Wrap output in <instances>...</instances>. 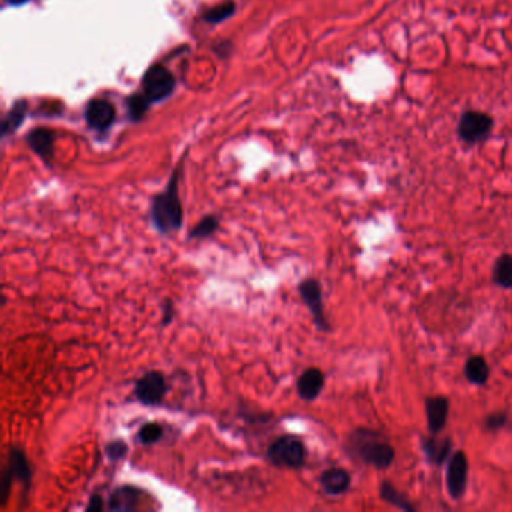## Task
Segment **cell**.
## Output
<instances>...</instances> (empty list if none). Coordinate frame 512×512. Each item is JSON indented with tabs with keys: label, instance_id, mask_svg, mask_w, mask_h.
<instances>
[{
	"label": "cell",
	"instance_id": "obj_1",
	"mask_svg": "<svg viewBox=\"0 0 512 512\" xmlns=\"http://www.w3.org/2000/svg\"><path fill=\"white\" fill-rule=\"evenodd\" d=\"M344 450L350 459L374 469L386 470L395 460V450L377 429L359 427L347 436Z\"/></svg>",
	"mask_w": 512,
	"mask_h": 512
},
{
	"label": "cell",
	"instance_id": "obj_2",
	"mask_svg": "<svg viewBox=\"0 0 512 512\" xmlns=\"http://www.w3.org/2000/svg\"><path fill=\"white\" fill-rule=\"evenodd\" d=\"M180 169L173 171L167 187L152 198L149 218L155 230L161 236L178 233L185 221L184 206L179 197Z\"/></svg>",
	"mask_w": 512,
	"mask_h": 512
},
{
	"label": "cell",
	"instance_id": "obj_3",
	"mask_svg": "<svg viewBox=\"0 0 512 512\" xmlns=\"http://www.w3.org/2000/svg\"><path fill=\"white\" fill-rule=\"evenodd\" d=\"M268 461L280 469H300L307 461V447L300 437L282 434L277 437L266 450Z\"/></svg>",
	"mask_w": 512,
	"mask_h": 512
},
{
	"label": "cell",
	"instance_id": "obj_4",
	"mask_svg": "<svg viewBox=\"0 0 512 512\" xmlns=\"http://www.w3.org/2000/svg\"><path fill=\"white\" fill-rule=\"evenodd\" d=\"M32 478H33V470L29 459L24 452L23 447L12 445L11 450H9V455H8V466L3 472V478H2V495H0V500H2V505L6 504L9 491H11V486L12 482L17 481L22 484V487L29 491L32 487Z\"/></svg>",
	"mask_w": 512,
	"mask_h": 512
},
{
	"label": "cell",
	"instance_id": "obj_5",
	"mask_svg": "<svg viewBox=\"0 0 512 512\" xmlns=\"http://www.w3.org/2000/svg\"><path fill=\"white\" fill-rule=\"evenodd\" d=\"M137 403L144 407H158L164 403L169 394V383L164 373L151 370L135 380L133 389Z\"/></svg>",
	"mask_w": 512,
	"mask_h": 512
},
{
	"label": "cell",
	"instance_id": "obj_6",
	"mask_svg": "<svg viewBox=\"0 0 512 512\" xmlns=\"http://www.w3.org/2000/svg\"><path fill=\"white\" fill-rule=\"evenodd\" d=\"M298 293L302 299V302L308 308L313 322L320 332H329L331 326L325 314V304H323V290L320 281L316 278H305L299 282Z\"/></svg>",
	"mask_w": 512,
	"mask_h": 512
},
{
	"label": "cell",
	"instance_id": "obj_7",
	"mask_svg": "<svg viewBox=\"0 0 512 512\" xmlns=\"http://www.w3.org/2000/svg\"><path fill=\"white\" fill-rule=\"evenodd\" d=\"M469 479V460L464 451H455L446 464V488L454 500L466 495Z\"/></svg>",
	"mask_w": 512,
	"mask_h": 512
},
{
	"label": "cell",
	"instance_id": "obj_8",
	"mask_svg": "<svg viewBox=\"0 0 512 512\" xmlns=\"http://www.w3.org/2000/svg\"><path fill=\"white\" fill-rule=\"evenodd\" d=\"M176 80L171 72L162 65H153L143 77V90L151 103L162 101L175 90Z\"/></svg>",
	"mask_w": 512,
	"mask_h": 512
},
{
	"label": "cell",
	"instance_id": "obj_9",
	"mask_svg": "<svg viewBox=\"0 0 512 512\" xmlns=\"http://www.w3.org/2000/svg\"><path fill=\"white\" fill-rule=\"evenodd\" d=\"M491 116L481 112H466L461 116L459 125V134L466 143H481L488 139L493 130Z\"/></svg>",
	"mask_w": 512,
	"mask_h": 512
},
{
	"label": "cell",
	"instance_id": "obj_10",
	"mask_svg": "<svg viewBox=\"0 0 512 512\" xmlns=\"http://www.w3.org/2000/svg\"><path fill=\"white\" fill-rule=\"evenodd\" d=\"M148 496V491L137 487L123 484V486L116 487L108 496L107 509L112 512H130L142 508L143 499Z\"/></svg>",
	"mask_w": 512,
	"mask_h": 512
},
{
	"label": "cell",
	"instance_id": "obj_11",
	"mask_svg": "<svg viewBox=\"0 0 512 512\" xmlns=\"http://www.w3.org/2000/svg\"><path fill=\"white\" fill-rule=\"evenodd\" d=\"M424 404H425L428 432L429 434H438L446 427L447 416H450V409H451L450 400L443 395H433V397H427Z\"/></svg>",
	"mask_w": 512,
	"mask_h": 512
},
{
	"label": "cell",
	"instance_id": "obj_12",
	"mask_svg": "<svg viewBox=\"0 0 512 512\" xmlns=\"http://www.w3.org/2000/svg\"><path fill=\"white\" fill-rule=\"evenodd\" d=\"M318 482L326 496L338 497L349 491L352 477L350 473L343 468H329L320 473Z\"/></svg>",
	"mask_w": 512,
	"mask_h": 512
},
{
	"label": "cell",
	"instance_id": "obj_13",
	"mask_svg": "<svg viewBox=\"0 0 512 512\" xmlns=\"http://www.w3.org/2000/svg\"><path fill=\"white\" fill-rule=\"evenodd\" d=\"M325 388V374L320 368L309 367L307 368L296 382V392L299 398L307 403H311L318 398Z\"/></svg>",
	"mask_w": 512,
	"mask_h": 512
},
{
	"label": "cell",
	"instance_id": "obj_14",
	"mask_svg": "<svg viewBox=\"0 0 512 512\" xmlns=\"http://www.w3.org/2000/svg\"><path fill=\"white\" fill-rule=\"evenodd\" d=\"M437 434H432L428 437L420 438V446L425 459L429 464L433 466H443L447 460H450L451 452H452V441L450 437H436Z\"/></svg>",
	"mask_w": 512,
	"mask_h": 512
},
{
	"label": "cell",
	"instance_id": "obj_15",
	"mask_svg": "<svg viewBox=\"0 0 512 512\" xmlns=\"http://www.w3.org/2000/svg\"><path fill=\"white\" fill-rule=\"evenodd\" d=\"M114 107L104 99H94L86 108V121L96 131H105L114 122Z\"/></svg>",
	"mask_w": 512,
	"mask_h": 512
},
{
	"label": "cell",
	"instance_id": "obj_16",
	"mask_svg": "<svg viewBox=\"0 0 512 512\" xmlns=\"http://www.w3.org/2000/svg\"><path fill=\"white\" fill-rule=\"evenodd\" d=\"M27 143L32 148V151L42 158L45 162L50 164L54 155V134L45 128H38L33 130L27 135Z\"/></svg>",
	"mask_w": 512,
	"mask_h": 512
},
{
	"label": "cell",
	"instance_id": "obj_17",
	"mask_svg": "<svg viewBox=\"0 0 512 512\" xmlns=\"http://www.w3.org/2000/svg\"><path fill=\"white\" fill-rule=\"evenodd\" d=\"M464 377L475 386L487 385L490 379V367L481 355H473L464 364Z\"/></svg>",
	"mask_w": 512,
	"mask_h": 512
},
{
	"label": "cell",
	"instance_id": "obj_18",
	"mask_svg": "<svg viewBox=\"0 0 512 512\" xmlns=\"http://www.w3.org/2000/svg\"><path fill=\"white\" fill-rule=\"evenodd\" d=\"M379 495L380 499L385 500L386 504L395 506L400 511H406V512H415L416 506L411 504L409 500V497L403 493H400L395 486L389 481H383L379 487Z\"/></svg>",
	"mask_w": 512,
	"mask_h": 512
},
{
	"label": "cell",
	"instance_id": "obj_19",
	"mask_svg": "<svg viewBox=\"0 0 512 512\" xmlns=\"http://www.w3.org/2000/svg\"><path fill=\"white\" fill-rule=\"evenodd\" d=\"M493 282L500 289H512V254H502L493 266Z\"/></svg>",
	"mask_w": 512,
	"mask_h": 512
},
{
	"label": "cell",
	"instance_id": "obj_20",
	"mask_svg": "<svg viewBox=\"0 0 512 512\" xmlns=\"http://www.w3.org/2000/svg\"><path fill=\"white\" fill-rule=\"evenodd\" d=\"M219 228V216L206 215L191 228L188 233V241H203L212 236Z\"/></svg>",
	"mask_w": 512,
	"mask_h": 512
},
{
	"label": "cell",
	"instance_id": "obj_21",
	"mask_svg": "<svg viewBox=\"0 0 512 512\" xmlns=\"http://www.w3.org/2000/svg\"><path fill=\"white\" fill-rule=\"evenodd\" d=\"M164 436H166L164 427L160 423L152 420V423H146L140 427L139 432H137V441L143 446H152L161 442Z\"/></svg>",
	"mask_w": 512,
	"mask_h": 512
},
{
	"label": "cell",
	"instance_id": "obj_22",
	"mask_svg": "<svg viewBox=\"0 0 512 512\" xmlns=\"http://www.w3.org/2000/svg\"><path fill=\"white\" fill-rule=\"evenodd\" d=\"M26 110H27V103L26 101H17L12 105V108L9 110V113L3 121V126H2L3 135H8L9 133L15 131L17 128L22 125L23 119L26 116Z\"/></svg>",
	"mask_w": 512,
	"mask_h": 512
},
{
	"label": "cell",
	"instance_id": "obj_23",
	"mask_svg": "<svg viewBox=\"0 0 512 512\" xmlns=\"http://www.w3.org/2000/svg\"><path fill=\"white\" fill-rule=\"evenodd\" d=\"M104 454L110 463L123 461L130 454V445L123 438H113L104 445Z\"/></svg>",
	"mask_w": 512,
	"mask_h": 512
},
{
	"label": "cell",
	"instance_id": "obj_24",
	"mask_svg": "<svg viewBox=\"0 0 512 512\" xmlns=\"http://www.w3.org/2000/svg\"><path fill=\"white\" fill-rule=\"evenodd\" d=\"M234 9H236V6H234L233 2H225V3H221L218 6H214V8H210L209 11L205 14V20L207 23H214V24L221 23V22L225 20V18L233 15Z\"/></svg>",
	"mask_w": 512,
	"mask_h": 512
},
{
	"label": "cell",
	"instance_id": "obj_25",
	"mask_svg": "<svg viewBox=\"0 0 512 512\" xmlns=\"http://www.w3.org/2000/svg\"><path fill=\"white\" fill-rule=\"evenodd\" d=\"M149 99L146 95H134L128 99V112H130L131 119L134 121H140L144 116L146 110L149 107Z\"/></svg>",
	"mask_w": 512,
	"mask_h": 512
},
{
	"label": "cell",
	"instance_id": "obj_26",
	"mask_svg": "<svg viewBox=\"0 0 512 512\" xmlns=\"http://www.w3.org/2000/svg\"><path fill=\"white\" fill-rule=\"evenodd\" d=\"M508 420L509 418L506 411H493V413H488L484 418L482 427L487 432H499V429L508 425Z\"/></svg>",
	"mask_w": 512,
	"mask_h": 512
},
{
	"label": "cell",
	"instance_id": "obj_27",
	"mask_svg": "<svg viewBox=\"0 0 512 512\" xmlns=\"http://www.w3.org/2000/svg\"><path fill=\"white\" fill-rule=\"evenodd\" d=\"M161 311H162L161 327H167L173 322V318H175V304H173V300L170 298L164 299V302L161 305Z\"/></svg>",
	"mask_w": 512,
	"mask_h": 512
},
{
	"label": "cell",
	"instance_id": "obj_28",
	"mask_svg": "<svg viewBox=\"0 0 512 512\" xmlns=\"http://www.w3.org/2000/svg\"><path fill=\"white\" fill-rule=\"evenodd\" d=\"M107 506L104 504V499L103 496L99 495V493H94L92 496L89 497L87 500V505L85 508L86 512H99V511H104Z\"/></svg>",
	"mask_w": 512,
	"mask_h": 512
},
{
	"label": "cell",
	"instance_id": "obj_29",
	"mask_svg": "<svg viewBox=\"0 0 512 512\" xmlns=\"http://www.w3.org/2000/svg\"><path fill=\"white\" fill-rule=\"evenodd\" d=\"M6 2L11 3V5H23L26 2H29V0H6Z\"/></svg>",
	"mask_w": 512,
	"mask_h": 512
}]
</instances>
